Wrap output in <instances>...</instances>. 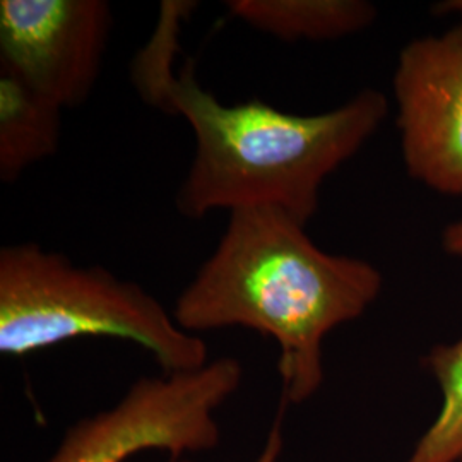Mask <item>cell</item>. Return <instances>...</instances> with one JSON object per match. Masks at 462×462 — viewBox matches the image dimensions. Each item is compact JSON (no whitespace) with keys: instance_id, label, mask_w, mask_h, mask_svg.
<instances>
[{"instance_id":"1","label":"cell","mask_w":462,"mask_h":462,"mask_svg":"<svg viewBox=\"0 0 462 462\" xmlns=\"http://www.w3.org/2000/svg\"><path fill=\"white\" fill-rule=\"evenodd\" d=\"M196 2H163L148 45L133 64L144 103L182 116L194 134V158L177 209L190 219L216 211L273 208L307 225L324 182L377 133L389 99L374 88L324 114H288L261 99L223 103L196 76L194 60L173 72L183 19Z\"/></svg>"},{"instance_id":"2","label":"cell","mask_w":462,"mask_h":462,"mask_svg":"<svg viewBox=\"0 0 462 462\" xmlns=\"http://www.w3.org/2000/svg\"><path fill=\"white\" fill-rule=\"evenodd\" d=\"M305 228L273 208L233 211L215 252L171 310L192 334L245 328L273 337L280 347L281 406L319 393L326 337L360 319L383 286L375 265L317 247Z\"/></svg>"},{"instance_id":"3","label":"cell","mask_w":462,"mask_h":462,"mask_svg":"<svg viewBox=\"0 0 462 462\" xmlns=\"http://www.w3.org/2000/svg\"><path fill=\"white\" fill-rule=\"evenodd\" d=\"M81 337L135 343L163 374L209 364L208 345L141 284L101 265L72 264L36 242L2 248L0 353L26 356Z\"/></svg>"},{"instance_id":"4","label":"cell","mask_w":462,"mask_h":462,"mask_svg":"<svg viewBox=\"0 0 462 462\" xmlns=\"http://www.w3.org/2000/svg\"><path fill=\"white\" fill-rule=\"evenodd\" d=\"M242 380L244 366L230 356L190 372L141 377L116 406L67 430L45 462H125L144 450L179 459L213 450L221 437L216 411Z\"/></svg>"},{"instance_id":"5","label":"cell","mask_w":462,"mask_h":462,"mask_svg":"<svg viewBox=\"0 0 462 462\" xmlns=\"http://www.w3.org/2000/svg\"><path fill=\"white\" fill-rule=\"evenodd\" d=\"M114 30L105 0H2L0 69L62 110L86 103Z\"/></svg>"},{"instance_id":"6","label":"cell","mask_w":462,"mask_h":462,"mask_svg":"<svg viewBox=\"0 0 462 462\" xmlns=\"http://www.w3.org/2000/svg\"><path fill=\"white\" fill-rule=\"evenodd\" d=\"M393 93L408 175L442 196H462V19L401 50Z\"/></svg>"},{"instance_id":"7","label":"cell","mask_w":462,"mask_h":462,"mask_svg":"<svg viewBox=\"0 0 462 462\" xmlns=\"http://www.w3.org/2000/svg\"><path fill=\"white\" fill-rule=\"evenodd\" d=\"M231 16L282 42H330L360 33L377 19L366 0H228Z\"/></svg>"},{"instance_id":"8","label":"cell","mask_w":462,"mask_h":462,"mask_svg":"<svg viewBox=\"0 0 462 462\" xmlns=\"http://www.w3.org/2000/svg\"><path fill=\"white\" fill-rule=\"evenodd\" d=\"M62 108L0 69V179L17 180L30 166L51 158L62 135Z\"/></svg>"},{"instance_id":"9","label":"cell","mask_w":462,"mask_h":462,"mask_svg":"<svg viewBox=\"0 0 462 462\" xmlns=\"http://www.w3.org/2000/svg\"><path fill=\"white\" fill-rule=\"evenodd\" d=\"M440 391V408L404 462H457L462 457V337L431 347L423 360Z\"/></svg>"},{"instance_id":"10","label":"cell","mask_w":462,"mask_h":462,"mask_svg":"<svg viewBox=\"0 0 462 462\" xmlns=\"http://www.w3.org/2000/svg\"><path fill=\"white\" fill-rule=\"evenodd\" d=\"M281 420L282 418H276L274 425L271 427V431H269L267 440H265L264 448H263V452L259 454V457L255 459V462H278V459H280L282 446H284V440H282V421Z\"/></svg>"},{"instance_id":"11","label":"cell","mask_w":462,"mask_h":462,"mask_svg":"<svg viewBox=\"0 0 462 462\" xmlns=\"http://www.w3.org/2000/svg\"><path fill=\"white\" fill-rule=\"evenodd\" d=\"M442 247L448 255L462 259V217L446 226L442 233Z\"/></svg>"},{"instance_id":"12","label":"cell","mask_w":462,"mask_h":462,"mask_svg":"<svg viewBox=\"0 0 462 462\" xmlns=\"http://www.w3.org/2000/svg\"><path fill=\"white\" fill-rule=\"evenodd\" d=\"M435 13L440 14H461L462 16V0H448V2H442L433 5Z\"/></svg>"},{"instance_id":"13","label":"cell","mask_w":462,"mask_h":462,"mask_svg":"<svg viewBox=\"0 0 462 462\" xmlns=\"http://www.w3.org/2000/svg\"><path fill=\"white\" fill-rule=\"evenodd\" d=\"M457 462H462V457H461V459H459V461H457Z\"/></svg>"}]
</instances>
